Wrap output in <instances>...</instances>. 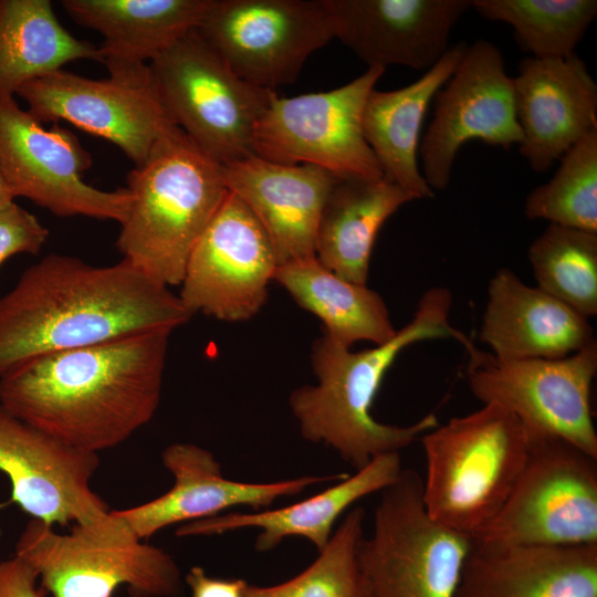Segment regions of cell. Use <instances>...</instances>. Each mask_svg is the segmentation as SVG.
<instances>
[{"mask_svg": "<svg viewBox=\"0 0 597 597\" xmlns=\"http://www.w3.org/2000/svg\"><path fill=\"white\" fill-rule=\"evenodd\" d=\"M170 331L32 358L0 378V402L62 442L98 453L155 416Z\"/></svg>", "mask_w": 597, "mask_h": 597, "instance_id": "6da1fadb", "label": "cell"}, {"mask_svg": "<svg viewBox=\"0 0 597 597\" xmlns=\"http://www.w3.org/2000/svg\"><path fill=\"white\" fill-rule=\"evenodd\" d=\"M178 295L127 261L96 266L52 253L0 297V378L32 358L186 324Z\"/></svg>", "mask_w": 597, "mask_h": 597, "instance_id": "7a4b0ae2", "label": "cell"}, {"mask_svg": "<svg viewBox=\"0 0 597 597\" xmlns=\"http://www.w3.org/2000/svg\"><path fill=\"white\" fill-rule=\"evenodd\" d=\"M452 294L438 286L420 297L411 321L381 345L352 352L326 334L312 347L317 384L294 389L289 405L302 437L335 451L355 471L375 457L400 452L437 427L429 413L409 426L387 425L371 413L383 378L404 348L426 339L453 338L462 346L470 338L449 321Z\"/></svg>", "mask_w": 597, "mask_h": 597, "instance_id": "3957f363", "label": "cell"}, {"mask_svg": "<svg viewBox=\"0 0 597 597\" xmlns=\"http://www.w3.org/2000/svg\"><path fill=\"white\" fill-rule=\"evenodd\" d=\"M132 205L116 247L165 286L180 285L189 255L228 192L222 166L181 130L156 145L127 175Z\"/></svg>", "mask_w": 597, "mask_h": 597, "instance_id": "277c9868", "label": "cell"}, {"mask_svg": "<svg viewBox=\"0 0 597 597\" xmlns=\"http://www.w3.org/2000/svg\"><path fill=\"white\" fill-rule=\"evenodd\" d=\"M421 443L428 515L471 537L499 513L530 451L521 422L494 404L438 425Z\"/></svg>", "mask_w": 597, "mask_h": 597, "instance_id": "5b68a950", "label": "cell"}, {"mask_svg": "<svg viewBox=\"0 0 597 597\" xmlns=\"http://www.w3.org/2000/svg\"><path fill=\"white\" fill-rule=\"evenodd\" d=\"M14 555L36 570L53 597H112L122 586L132 597H181L185 591L174 557L142 540L116 510L74 523L66 534L31 519Z\"/></svg>", "mask_w": 597, "mask_h": 597, "instance_id": "8992f818", "label": "cell"}, {"mask_svg": "<svg viewBox=\"0 0 597 597\" xmlns=\"http://www.w3.org/2000/svg\"><path fill=\"white\" fill-rule=\"evenodd\" d=\"M174 123L221 166L253 155L255 125L274 91L240 78L192 29L148 63Z\"/></svg>", "mask_w": 597, "mask_h": 597, "instance_id": "52a82bcc", "label": "cell"}, {"mask_svg": "<svg viewBox=\"0 0 597 597\" xmlns=\"http://www.w3.org/2000/svg\"><path fill=\"white\" fill-rule=\"evenodd\" d=\"M421 493L412 469L380 492L358 549L368 597H455L473 538L432 520Z\"/></svg>", "mask_w": 597, "mask_h": 597, "instance_id": "ba28073f", "label": "cell"}, {"mask_svg": "<svg viewBox=\"0 0 597 597\" xmlns=\"http://www.w3.org/2000/svg\"><path fill=\"white\" fill-rule=\"evenodd\" d=\"M471 392L510 411L528 440L561 439L597 458L590 395L597 342L563 358H500L469 338L463 345Z\"/></svg>", "mask_w": 597, "mask_h": 597, "instance_id": "9c48e42d", "label": "cell"}, {"mask_svg": "<svg viewBox=\"0 0 597 597\" xmlns=\"http://www.w3.org/2000/svg\"><path fill=\"white\" fill-rule=\"evenodd\" d=\"M473 541L506 545L597 544V458L561 439L530 440L503 506Z\"/></svg>", "mask_w": 597, "mask_h": 597, "instance_id": "30bf717a", "label": "cell"}, {"mask_svg": "<svg viewBox=\"0 0 597 597\" xmlns=\"http://www.w3.org/2000/svg\"><path fill=\"white\" fill-rule=\"evenodd\" d=\"M384 73L368 67L332 91L275 94L255 125L253 155L276 164L315 165L338 180L384 178L363 130L366 100Z\"/></svg>", "mask_w": 597, "mask_h": 597, "instance_id": "8fae6325", "label": "cell"}, {"mask_svg": "<svg viewBox=\"0 0 597 597\" xmlns=\"http://www.w3.org/2000/svg\"><path fill=\"white\" fill-rule=\"evenodd\" d=\"M107 71L109 77L92 80L56 70L15 94L39 122L65 121L113 143L139 167L158 143L180 128L164 106L148 64Z\"/></svg>", "mask_w": 597, "mask_h": 597, "instance_id": "7c38bea8", "label": "cell"}, {"mask_svg": "<svg viewBox=\"0 0 597 597\" xmlns=\"http://www.w3.org/2000/svg\"><path fill=\"white\" fill-rule=\"evenodd\" d=\"M92 155L67 128L44 127L13 95H0V172L15 199L23 197L62 218L83 216L125 220L132 193L125 188L102 190L82 175Z\"/></svg>", "mask_w": 597, "mask_h": 597, "instance_id": "4fadbf2b", "label": "cell"}, {"mask_svg": "<svg viewBox=\"0 0 597 597\" xmlns=\"http://www.w3.org/2000/svg\"><path fill=\"white\" fill-rule=\"evenodd\" d=\"M197 30L240 78L270 91L335 38L324 0H212Z\"/></svg>", "mask_w": 597, "mask_h": 597, "instance_id": "5bb4252c", "label": "cell"}, {"mask_svg": "<svg viewBox=\"0 0 597 597\" xmlns=\"http://www.w3.org/2000/svg\"><path fill=\"white\" fill-rule=\"evenodd\" d=\"M432 102L433 117L419 147L421 174L432 190L448 187L454 159L467 142L504 149L522 142L513 80L501 51L488 40L468 45Z\"/></svg>", "mask_w": 597, "mask_h": 597, "instance_id": "9a60e30c", "label": "cell"}, {"mask_svg": "<svg viewBox=\"0 0 597 597\" xmlns=\"http://www.w3.org/2000/svg\"><path fill=\"white\" fill-rule=\"evenodd\" d=\"M277 264L259 220L228 191L189 255L178 296L191 315L243 322L264 305Z\"/></svg>", "mask_w": 597, "mask_h": 597, "instance_id": "2e32d148", "label": "cell"}, {"mask_svg": "<svg viewBox=\"0 0 597 597\" xmlns=\"http://www.w3.org/2000/svg\"><path fill=\"white\" fill-rule=\"evenodd\" d=\"M98 465V453L62 442L0 402V472L12 501L32 519L65 526L109 511L91 488Z\"/></svg>", "mask_w": 597, "mask_h": 597, "instance_id": "e0dca14e", "label": "cell"}, {"mask_svg": "<svg viewBox=\"0 0 597 597\" xmlns=\"http://www.w3.org/2000/svg\"><path fill=\"white\" fill-rule=\"evenodd\" d=\"M161 462L174 478L170 490L140 505L116 510L144 541L174 524L216 516L238 506L258 511L281 498L346 475H302L264 483L234 481L223 475L212 452L189 442L166 447Z\"/></svg>", "mask_w": 597, "mask_h": 597, "instance_id": "ac0fdd59", "label": "cell"}, {"mask_svg": "<svg viewBox=\"0 0 597 597\" xmlns=\"http://www.w3.org/2000/svg\"><path fill=\"white\" fill-rule=\"evenodd\" d=\"M335 38L368 67L430 69L471 0H324Z\"/></svg>", "mask_w": 597, "mask_h": 597, "instance_id": "d6986e66", "label": "cell"}, {"mask_svg": "<svg viewBox=\"0 0 597 597\" xmlns=\"http://www.w3.org/2000/svg\"><path fill=\"white\" fill-rule=\"evenodd\" d=\"M512 80L520 154L534 171L544 172L597 129V85L576 53L523 59Z\"/></svg>", "mask_w": 597, "mask_h": 597, "instance_id": "ffe728a7", "label": "cell"}, {"mask_svg": "<svg viewBox=\"0 0 597 597\" xmlns=\"http://www.w3.org/2000/svg\"><path fill=\"white\" fill-rule=\"evenodd\" d=\"M222 175L228 191L265 230L279 264L315 256L317 226L335 176L315 165L276 164L254 155L222 166Z\"/></svg>", "mask_w": 597, "mask_h": 597, "instance_id": "44dd1931", "label": "cell"}, {"mask_svg": "<svg viewBox=\"0 0 597 597\" xmlns=\"http://www.w3.org/2000/svg\"><path fill=\"white\" fill-rule=\"evenodd\" d=\"M400 452L375 457L354 474H346L322 492L297 503L273 510L226 513L192 521L177 527L179 537L213 536L255 528L254 548L269 552L285 538L302 537L317 552L328 543L336 522L359 500L385 490L402 471Z\"/></svg>", "mask_w": 597, "mask_h": 597, "instance_id": "7402d4cb", "label": "cell"}, {"mask_svg": "<svg viewBox=\"0 0 597 597\" xmlns=\"http://www.w3.org/2000/svg\"><path fill=\"white\" fill-rule=\"evenodd\" d=\"M479 338L512 359L563 358L596 342L588 318L506 268L490 280Z\"/></svg>", "mask_w": 597, "mask_h": 597, "instance_id": "603a6c76", "label": "cell"}, {"mask_svg": "<svg viewBox=\"0 0 597 597\" xmlns=\"http://www.w3.org/2000/svg\"><path fill=\"white\" fill-rule=\"evenodd\" d=\"M455 597H597V544L473 541Z\"/></svg>", "mask_w": 597, "mask_h": 597, "instance_id": "cb8c5ba5", "label": "cell"}, {"mask_svg": "<svg viewBox=\"0 0 597 597\" xmlns=\"http://www.w3.org/2000/svg\"><path fill=\"white\" fill-rule=\"evenodd\" d=\"M468 48L460 41L446 51L411 84L394 90L374 88L365 103L363 130L383 176L416 199L433 197L418 166L420 133L436 93L453 73Z\"/></svg>", "mask_w": 597, "mask_h": 597, "instance_id": "d4e9b609", "label": "cell"}, {"mask_svg": "<svg viewBox=\"0 0 597 597\" xmlns=\"http://www.w3.org/2000/svg\"><path fill=\"white\" fill-rule=\"evenodd\" d=\"M212 0H62L81 27L103 36L98 46L107 70L148 64L192 29Z\"/></svg>", "mask_w": 597, "mask_h": 597, "instance_id": "484cf974", "label": "cell"}, {"mask_svg": "<svg viewBox=\"0 0 597 597\" xmlns=\"http://www.w3.org/2000/svg\"><path fill=\"white\" fill-rule=\"evenodd\" d=\"M415 198L385 178L337 180L323 207L315 256L343 279L366 284L376 237L385 221Z\"/></svg>", "mask_w": 597, "mask_h": 597, "instance_id": "4316f807", "label": "cell"}, {"mask_svg": "<svg viewBox=\"0 0 597 597\" xmlns=\"http://www.w3.org/2000/svg\"><path fill=\"white\" fill-rule=\"evenodd\" d=\"M273 281L323 322L324 334L345 347L360 341L381 345L397 333L388 307L376 291L343 279L316 256L279 264Z\"/></svg>", "mask_w": 597, "mask_h": 597, "instance_id": "83f0119b", "label": "cell"}, {"mask_svg": "<svg viewBox=\"0 0 597 597\" xmlns=\"http://www.w3.org/2000/svg\"><path fill=\"white\" fill-rule=\"evenodd\" d=\"M76 60L100 62L98 46L73 36L50 0H0V95Z\"/></svg>", "mask_w": 597, "mask_h": 597, "instance_id": "f1b7e54d", "label": "cell"}, {"mask_svg": "<svg viewBox=\"0 0 597 597\" xmlns=\"http://www.w3.org/2000/svg\"><path fill=\"white\" fill-rule=\"evenodd\" d=\"M471 8L511 25L521 50L536 59L575 54L597 15L595 0H473Z\"/></svg>", "mask_w": 597, "mask_h": 597, "instance_id": "f546056e", "label": "cell"}, {"mask_svg": "<svg viewBox=\"0 0 597 597\" xmlns=\"http://www.w3.org/2000/svg\"><path fill=\"white\" fill-rule=\"evenodd\" d=\"M537 287L588 318L597 315V233L548 227L527 252Z\"/></svg>", "mask_w": 597, "mask_h": 597, "instance_id": "4dcf8cb0", "label": "cell"}, {"mask_svg": "<svg viewBox=\"0 0 597 597\" xmlns=\"http://www.w3.org/2000/svg\"><path fill=\"white\" fill-rule=\"evenodd\" d=\"M365 522L364 507L349 509L307 567L279 584H248L243 597H368L358 559Z\"/></svg>", "mask_w": 597, "mask_h": 597, "instance_id": "1f68e13d", "label": "cell"}, {"mask_svg": "<svg viewBox=\"0 0 597 597\" xmlns=\"http://www.w3.org/2000/svg\"><path fill=\"white\" fill-rule=\"evenodd\" d=\"M559 159L554 176L526 197V218L597 233V129Z\"/></svg>", "mask_w": 597, "mask_h": 597, "instance_id": "d6a6232c", "label": "cell"}, {"mask_svg": "<svg viewBox=\"0 0 597 597\" xmlns=\"http://www.w3.org/2000/svg\"><path fill=\"white\" fill-rule=\"evenodd\" d=\"M48 237V229L14 200L0 206V266L17 254H38Z\"/></svg>", "mask_w": 597, "mask_h": 597, "instance_id": "836d02e7", "label": "cell"}, {"mask_svg": "<svg viewBox=\"0 0 597 597\" xmlns=\"http://www.w3.org/2000/svg\"><path fill=\"white\" fill-rule=\"evenodd\" d=\"M36 570L23 558L0 562V597H41L36 589Z\"/></svg>", "mask_w": 597, "mask_h": 597, "instance_id": "e575fe53", "label": "cell"}, {"mask_svg": "<svg viewBox=\"0 0 597 597\" xmlns=\"http://www.w3.org/2000/svg\"><path fill=\"white\" fill-rule=\"evenodd\" d=\"M184 582L189 587L191 597H243L249 584L241 578L211 577L201 566H192Z\"/></svg>", "mask_w": 597, "mask_h": 597, "instance_id": "d590c367", "label": "cell"}, {"mask_svg": "<svg viewBox=\"0 0 597 597\" xmlns=\"http://www.w3.org/2000/svg\"><path fill=\"white\" fill-rule=\"evenodd\" d=\"M14 198L11 195L9 188L7 187L4 179L0 172V206L13 201Z\"/></svg>", "mask_w": 597, "mask_h": 597, "instance_id": "8d00e7d4", "label": "cell"}]
</instances>
